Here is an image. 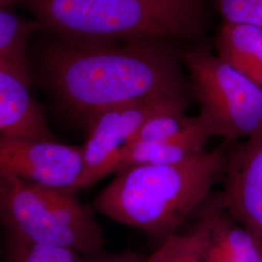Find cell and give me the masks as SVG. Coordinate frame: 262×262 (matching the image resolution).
<instances>
[{
	"instance_id": "obj_5",
	"label": "cell",
	"mask_w": 262,
	"mask_h": 262,
	"mask_svg": "<svg viewBox=\"0 0 262 262\" xmlns=\"http://www.w3.org/2000/svg\"><path fill=\"white\" fill-rule=\"evenodd\" d=\"M185 62L212 136L231 142L262 129L260 84L205 47L187 52Z\"/></svg>"
},
{
	"instance_id": "obj_11",
	"label": "cell",
	"mask_w": 262,
	"mask_h": 262,
	"mask_svg": "<svg viewBox=\"0 0 262 262\" xmlns=\"http://www.w3.org/2000/svg\"><path fill=\"white\" fill-rule=\"evenodd\" d=\"M212 137L206 124L173 139L135 142L123 150L115 168V174L136 165L172 164L193 158L205 150Z\"/></svg>"
},
{
	"instance_id": "obj_10",
	"label": "cell",
	"mask_w": 262,
	"mask_h": 262,
	"mask_svg": "<svg viewBox=\"0 0 262 262\" xmlns=\"http://www.w3.org/2000/svg\"><path fill=\"white\" fill-rule=\"evenodd\" d=\"M194 228L206 236L231 262H262L260 241L219 203L204 211Z\"/></svg>"
},
{
	"instance_id": "obj_6",
	"label": "cell",
	"mask_w": 262,
	"mask_h": 262,
	"mask_svg": "<svg viewBox=\"0 0 262 262\" xmlns=\"http://www.w3.org/2000/svg\"><path fill=\"white\" fill-rule=\"evenodd\" d=\"M187 105V96L160 94L113 106L90 118L89 136L83 146V188L115 173L122 151L152 117L185 112Z\"/></svg>"
},
{
	"instance_id": "obj_18",
	"label": "cell",
	"mask_w": 262,
	"mask_h": 262,
	"mask_svg": "<svg viewBox=\"0 0 262 262\" xmlns=\"http://www.w3.org/2000/svg\"><path fill=\"white\" fill-rule=\"evenodd\" d=\"M80 262H147V257H144L133 251H123L119 253H102L85 256Z\"/></svg>"
},
{
	"instance_id": "obj_16",
	"label": "cell",
	"mask_w": 262,
	"mask_h": 262,
	"mask_svg": "<svg viewBox=\"0 0 262 262\" xmlns=\"http://www.w3.org/2000/svg\"><path fill=\"white\" fill-rule=\"evenodd\" d=\"M147 262H205L193 237L186 234L170 236L147 257Z\"/></svg>"
},
{
	"instance_id": "obj_7",
	"label": "cell",
	"mask_w": 262,
	"mask_h": 262,
	"mask_svg": "<svg viewBox=\"0 0 262 262\" xmlns=\"http://www.w3.org/2000/svg\"><path fill=\"white\" fill-rule=\"evenodd\" d=\"M84 149L56 140L0 139V176L11 175L41 187L83 189Z\"/></svg>"
},
{
	"instance_id": "obj_17",
	"label": "cell",
	"mask_w": 262,
	"mask_h": 262,
	"mask_svg": "<svg viewBox=\"0 0 262 262\" xmlns=\"http://www.w3.org/2000/svg\"><path fill=\"white\" fill-rule=\"evenodd\" d=\"M223 21L262 28V0H215Z\"/></svg>"
},
{
	"instance_id": "obj_4",
	"label": "cell",
	"mask_w": 262,
	"mask_h": 262,
	"mask_svg": "<svg viewBox=\"0 0 262 262\" xmlns=\"http://www.w3.org/2000/svg\"><path fill=\"white\" fill-rule=\"evenodd\" d=\"M0 217L9 235L31 243L67 248L91 256L103 252L106 239L75 192L0 176Z\"/></svg>"
},
{
	"instance_id": "obj_19",
	"label": "cell",
	"mask_w": 262,
	"mask_h": 262,
	"mask_svg": "<svg viewBox=\"0 0 262 262\" xmlns=\"http://www.w3.org/2000/svg\"><path fill=\"white\" fill-rule=\"evenodd\" d=\"M14 1H16V0H0L1 7H7L9 4H11Z\"/></svg>"
},
{
	"instance_id": "obj_8",
	"label": "cell",
	"mask_w": 262,
	"mask_h": 262,
	"mask_svg": "<svg viewBox=\"0 0 262 262\" xmlns=\"http://www.w3.org/2000/svg\"><path fill=\"white\" fill-rule=\"evenodd\" d=\"M221 203L262 242V129L227 154Z\"/></svg>"
},
{
	"instance_id": "obj_15",
	"label": "cell",
	"mask_w": 262,
	"mask_h": 262,
	"mask_svg": "<svg viewBox=\"0 0 262 262\" xmlns=\"http://www.w3.org/2000/svg\"><path fill=\"white\" fill-rule=\"evenodd\" d=\"M80 255L71 249L31 243L9 235L5 262H80Z\"/></svg>"
},
{
	"instance_id": "obj_12",
	"label": "cell",
	"mask_w": 262,
	"mask_h": 262,
	"mask_svg": "<svg viewBox=\"0 0 262 262\" xmlns=\"http://www.w3.org/2000/svg\"><path fill=\"white\" fill-rule=\"evenodd\" d=\"M216 55L262 86V28L223 21Z\"/></svg>"
},
{
	"instance_id": "obj_3",
	"label": "cell",
	"mask_w": 262,
	"mask_h": 262,
	"mask_svg": "<svg viewBox=\"0 0 262 262\" xmlns=\"http://www.w3.org/2000/svg\"><path fill=\"white\" fill-rule=\"evenodd\" d=\"M28 6L44 28L72 42L193 39L206 26V0H28Z\"/></svg>"
},
{
	"instance_id": "obj_13",
	"label": "cell",
	"mask_w": 262,
	"mask_h": 262,
	"mask_svg": "<svg viewBox=\"0 0 262 262\" xmlns=\"http://www.w3.org/2000/svg\"><path fill=\"white\" fill-rule=\"evenodd\" d=\"M44 28L39 20H30L1 7L0 10V68L17 76L28 86L31 79L26 56V44L31 33Z\"/></svg>"
},
{
	"instance_id": "obj_2",
	"label": "cell",
	"mask_w": 262,
	"mask_h": 262,
	"mask_svg": "<svg viewBox=\"0 0 262 262\" xmlns=\"http://www.w3.org/2000/svg\"><path fill=\"white\" fill-rule=\"evenodd\" d=\"M227 154L221 147L177 163L122 170L96 197L94 211L160 245L177 233L223 179Z\"/></svg>"
},
{
	"instance_id": "obj_9",
	"label": "cell",
	"mask_w": 262,
	"mask_h": 262,
	"mask_svg": "<svg viewBox=\"0 0 262 262\" xmlns=\"http://www.w3.org/2000/svg\"><path fill=\"white\" fill-rule=\"evenodd\" d=\"M0 139L56 140L28 85L0 68Z\"/></svg>"
},
{
	"instance_id": "obj_14",
	"label": "cell",
	"mask_w": 262,
	"mask_h": 262,
	"mask_svg": "<svg viewBox=\"0 0 262 262\" xmlns=\"http://www.w3.org/2000/svg\"><path fill=\"white\" fill-rule=\"evenodd\" d=\"M204 123L199 115L189 117L185 112L160 114L152 117L141 127L132 143L173 139Z\"/></svg>"
},
{
	"instance_id": "obj_1",
	"label": "cell",
	"mask_w": 262,
	"mask_h": 262,
	"mask_svg": "<svg viewBox=\"0 0 262 262\" xmlns=\"http://www.w3.org/2000/svg\"><path fill=\"white\" fill-rule=\"evenodd\" d=\"M159 39L52 47L44 66L61 103L89 119L107 108L154 95L186 96L176 58Z\"/></svg>"
}]
</instances>
